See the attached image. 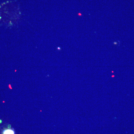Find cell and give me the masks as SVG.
<instances>
[{"mask_svg":"<svg viewBox=\"0 0 134 134\" xmlns=\"http://www.w3.org/2000/svg\"><path fill=\"white\" fill-rule=\"evenodd\" d=\"M3 134H15V133L12 130L7 129L3 131Z\"/></svg>","mask_w":134,"mask_h":134,"instance_id":"6da1fadb","label":"cell"}]
</instances>
